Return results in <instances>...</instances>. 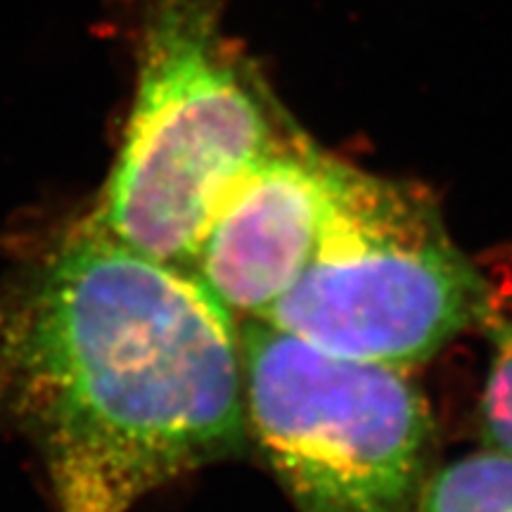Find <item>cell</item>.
Here are the masks:
<instances>
[{
	"instance_id": "6da1fadb",
	"label": "cell",
	"mask_w": 512,
	"mask_h": 512,
	"mask_svg": "<svg viewBox=\"0 0 512 512\" xmlns=\"http://www.w3.org/2000/svg\"><path fill=\"white\" fill-rule=\"evenodd\" d=\"M0 422L60 512H128L249 439L235 316L83 221L0 283Z\"/></svg>"
},
{
	"instance_id": "7a4b0ae2",
	"label": "cell",
	"mask_w": 512,
	"mask_h": 512,
	"mask_svg": "<svg viewBox=\"0 0 512 512\" xmlns=\"http://www.w3.org/2000/svg\"><path fill=\"white\" fill-rule=\"evenodd\" d=\"M266 83L221 27V0H143L136 95L88 223L188 268L230 190L285 136Z\"/></svg>"
},
{
	"instance_id": "3957f363",
	"label": "cell",
	"mask_w": 512,
	"mask_h": 512,
	"mask_svg": "<svg viewBox=\"0 0 512 512\" xmlns=\"http://www.w3.org/2000/svg\"><path fill=\"white\" fill-rule=\"evenodd\" d=\"M489 318L484 278L432 197L342 159L309 264L261 316L328 354L401 370Z\"/></svg>"
},
{
	"instance_id": "277c9868",
	"label": "cell",
	"mask_w": 512,
	"mask_h": 512,
	"mask_svg": "<svg viewBox=\"0 0 512 512\" xmlns=\"http://www.w3.org/2000/svg\"><path fill=\"white\" fill-rule=\"evenodd\" d=\"M249 439L297 512H420L434 422L406 370L351 361L245 318Z\"/></svg>"
},
{
	"instance_id": "5b68a950",
	"label": "cell",
	"mask_w": 512,
	"mask_h": 512,
	"mask_svg": "<svg viewBox=\"0 0 512 512\" xmlns=\"http://www.w3.org/2000/svg\"><path fill=\"white\" fill-rule=\"evenodd\" d=\"M337 162L299 131H285L214 214L190 273L235 318L266 316L309 264Z\"/></svg>"
},
{
	"instance_id": "8992f818",
	"label": "cell",
	"mask_w": 512,
	"mask_h": 512,
	"mask_svg": "<svg viewBox=\"0 0 512 512\" xmlns=\"http://www.w3.org/2000/svg\"><path fill=\"white\" fill-rule=\"evenodd\" d=\"M420 512H512V456L484 448L432 470Z\"/></svg>"
},
{
	"instance_id": "52a82bcc",
	"label": "cell",
	"mask_w": 512,
	"mask_h": 512,
	"mask_svg": "<svg viewBox=\"0 0 512 512\" xmlns=\"http://www.w3.org/2000/svg\"><path fill=\"white\" fill-rule=\"evenodd\" d=\"M491 337V363L479 399V432L491 451L512 456V323L486 320Z\"/></svg>"
}]
</instances>
